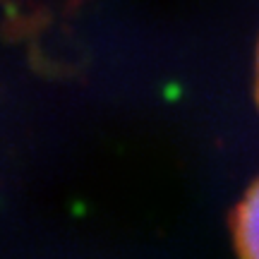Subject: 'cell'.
<instances>
[{
    "label": "cell",
    "mask_w": 259,
    "mask_h": 259,
    "mask_svg": "<svg viewBox=\"0 0 259 259\" xmlns=\"http://www.w3.org/2000/svg\"><path fill=\"white\" fill-rule=\"evenodd\" d=\"M235 245L240 259H259V180L235 211Z\"/></svg>",
    "instance_id": "6da1fadb"
},
{
    "label": "cell",
    "mask_w": 259,
    "mask_h": 259,
    "mask_svg": "<svg viewBox=\"0 0 259 259\" xmlns=\"http://www.w3.org/2000/svg\"><path fill=\"white\" fill-rule=\"evenodd\" d=\"M257 99H259V63H257Z\"/></svg>",
    "instance_id": "7a4b0ae2"
}]
</instances>
